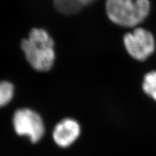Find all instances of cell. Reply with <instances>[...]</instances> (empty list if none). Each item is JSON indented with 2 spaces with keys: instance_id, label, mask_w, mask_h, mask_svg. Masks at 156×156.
<instances>
[{
  "instance_id": "1",
  "label": "cell",
  "mask_w": 156,
  "mask_h": 156,
  "mask_svg": "<svg viewBox=\"0 0 156 156\" xmlns=\"http://www.w3.org/2000/svg\"><path fill=\"white\" fill-rule=\"evenodd\" d=\"M21 48L27 61L34 69L47 72L53 67L56 58L54 41L44 29H32L28 38L23 40Z\"/></svg>"
},
{
  "instance_id": "2",
  "label": "cell",
  "mask_w": 156,
  "mask_h": 156,
  "mask_svg": "<svg viewBox=\"0 0 156 156\" xmlns=\"http://www.w3.org/2000/svg\"><path fill=\"white\" fill-rule=\"evenodd\" d=\"M150 9L149 0H107L106 4L108 18L124 27H133L142 22Z\"/></svg>"
},
{
  "instance_id": "3",
  "label": "cell",
  "mask_w": 156,
  "mask_h": 156,
  "mask_svg": "<svg viewBox=\"0 0 156 156\" xmlns=\"http://www.w3.org/2000/svg\"><path fill=\"white\" fill-rule=\"evenodd\" d=\"M12 124L17 134L28 136L33 143L40 141L44 135V121L41 116L32 109H17L13 115Z\"/></svg>"
},
{
  "instance_id": "4",
  "label": "cell",
  "mask_w": 156,
  "mask_h": 156,
  "mask_svg": "<svg viewBox=\"0 0 156 156\" xmlns=\"http://www.w3.org/2000/svg\"><path fill=\"white\" fill-rule=\"evenodd\" d=\"M124 44L129 55L139 61L147 59L153 53L155 46L153 35L143 28H136L126 34Z\"/></svg>"
},
{
  "instance_id": "5",
  "label": "cell",
  "mask_w": 156,
  "mask_h": 156,
  "mask_svg": "<svg viewBox=\"0 0 156 156\" xmlns=\"http://www.w3.org/2000/svg\"><path fill=\"white\" fill-rule=\"evenodd\" d=\"M81 133V127L77 121L66 118L60 121L53 131L54 141L61 147H69L78 139Z\"/></svg>"
},
{
  "instance_id": "6",
  "label": "cell",
  "mask_w": 156,
  "mask_h": 156,
  "mask_svg": "<svg viewBox=\"0 0 156 156\" xmlns=\"http://www.w3.org/2000/svg\"><path fill=\"white\" fill-rule=\"evenodd\" d=\"M54 5L60 12L66 15L75 14L80 10L83 5L78 0H53Z\"/></svg>"
},
{
  "instance_id": "7",
  "label": "cell",
  "mask_w": 156,
  "mask_h": 156,
  "mask_svg": "<svg viewBox=\"0 0 156 156\" xmlns=\"http://www.w3.org/2000/svg\"><path fill=\"white\" fill-rule=\"evenodd\" d=\"M15 87L9 81L0 82V107L7 106L12 100Z\"/></svg>"
},
{
  "instance_id": "8",
  "label": "cell",
  "mask_w": 156,
  "mask_h": 156,
  "mask_svg": "<svg viewBox=\"0 0 156 156\" xmlns=\"http://www.w3.org/2000/svg\"><path fill=\"white\" fill-rule=\"evenodd\" d=\"M144 92L156 101V72L153 71L146 74L142 83Z\"/></svg>"
},
{
  "instance_id": "9",
  "label": "cell",
  "mask_w": 156,
  "mask_h": 156,
  "mask_svg": "<svg viewBox=\"0 0 156 156\" xmlns=\"http://www.w3.org/2000/svg\"><path fill=\"white\" fill-rule=\"evenodd\" d=\"M78 1H79V2L80 3L83 7V6L89 5V4L92 3L93 2L95 1V0H78Z\"/></svg>"
}]
</instances>
